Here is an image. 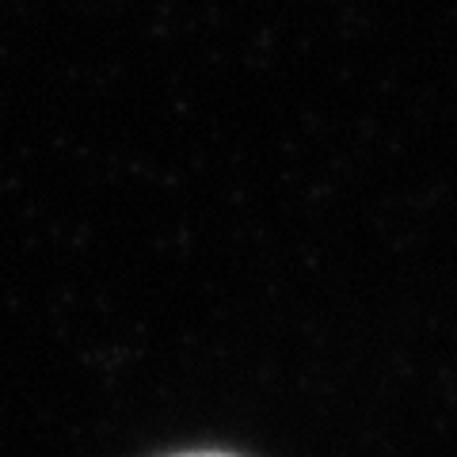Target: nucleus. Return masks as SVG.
Listing matches in <instances>:
<instances>
[{
	"label": "nucleus",
	"mask_w": 457,
	"mask_h": 457,
	"mask_svg": "<svg viewBox=\"0 0 457 457\" xmlns=\"http://www.w3.org/2000/svg\"><path fill=\"white\" fill-rule=\"evenodd\" d=\"M171 457H233V453H213V450H195V453H171Z\"/></svg>",
	"instance_id": "nucleus-1"
}]
</instances>
